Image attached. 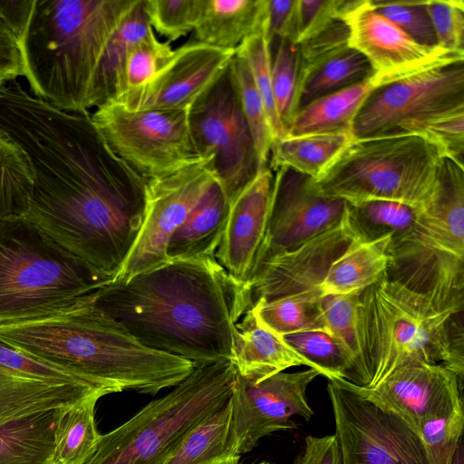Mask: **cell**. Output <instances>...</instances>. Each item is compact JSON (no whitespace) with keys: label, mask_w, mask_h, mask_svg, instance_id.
Instances as JSON below:
<instances>
[{"label":"cell","mask_w":464,"mask_h":464,"mask_svg":"<svg viewBox=\"0 0 464 464\" xmlns=\"http://www.w3.org/2000/svg\"><path fill=\"white\" fill-rule=\"evenodd\" d=\"M0 130L34 175L21 218L112 281L142 226L147 180L111 150L90 111L60 110L24 87L0 100Z\"/></svg>","instance_id":"6da1fadb"},{"label":"cell","mask_w":464,"mask_h":464,"mask_svg":"<svg viewBox=\"0 0 464 464\" xmlns=\"http://www.w3.org/2000/svg\"><path fill=\"white\" fill-rule=\"evenodd\" d=\"M96 304L142 345L196 366L230 360L249 288L216 257L171 260L94 292Z\"/></svg>","instance_id":"7a4b0ae2"},{"label":"cell","mask_w":464,"mask_h":464,"mask_svg":"<svg viewBox=\"0 0 464 464\" xmlns=\"http://www.w3.org/2000/svg\"><path fill=\"white\" fill-rule=\"evenodd\" d=\"M0 342L118 392L155 395L196 367L142 345L96 304L94 292L59 308L0 319Z\"/></svg>","instance_id":"3957f363"},{"label":"cell","mask_w":464,"mask_h":464,"mask_svg":"<svg viewBox=\"0 0 464 464\" xmlns=\"http://www.w3.org/2000/svg\"><path fill=\"white\" fill-rule=\"evenodd\" d=\"M138 0H34L25 32L24 78L54 107L89 112L105 49Z\"/></svg>","instance_id":"277c9868"},{"label":"cell","mask_w":464,"mask_h":464,"mask_svg":"<svg viewBox=\"0 0 464 464\" xmlns=\"http://www.w3.org/2000/svg\"><path fill=\"white\" fill-rule=\"evenodd\" d=\"M463 309L442 306L384 274L359 294L362 343L372 388L409 362L464 376Z\"/></svg>","instance_id":"5b68a950"},{"label":"cell","mask_w":464,"mask_h":464,"mask_svg":"<svg viewBox=\"0 0 464 464\" xmlns=\"http://www.w3.org/2000/svg\"><path fill=\"white\" fill-rule=\"evenodd\" d=\"M445 157L420 134L353 139L307 186L316 195L345 201L387 199L428 208L439 191Z\"/></svg>","instance_id":"8992f818"},{"label":"cell","mask_w":464,"mask_h":464,"mask_svg":"<svg viewBox=\"0 0 464 464\" xmlns=\"http://www.w3.org/2000/svg\"><path fill=\"white\" fill-rule=\"evenodd\" d=\"M386 276L446 307L464 308V169L445 157L420 221L391 240Z\"/></svg>","instance_id":"52a82bcc"},{"label":"cell","mask_w":464,"mask_h":464,"mask_svg":"<svg viewBox=\"0 0 464 464\" xmlns=\"http://www.w3.org/2000/svg\"><path fill=\"white\" fill-rule=\"evenodd\" d=\"M236 380L230 360L196 366L171 392L102 435L83 464H160L192 427L229 400Z\"/></svg>","instance_id":"ba28073f"},{"label":"cell","mask_w":464,"mask_h":464,"mask_svg":"<svg viewBox=\"0 0 464 464\" xmlns=\"http://www.w3.org/2000/svg\"><path fill=\"white\" fill-rule=\"evenodd\" d=\"M111 282L24 218L0 221V319L62 307Z\"/></svg>","instance_id":"9c48e42d"},{"label":"cell","mask_w":464,"mask_h":464,"mask_svg":"<svg viewBox=\"0 0 464 464\" xmlns=\"http://www.w3.org/2000/svg\"><path fill=\"white\" fill-rule=\"evenodd\" d=\"M464 112V60L433 66L374 88L355 116L353 139L414 133Z\"/></svg>","instance_id":"30bf717a"},{"label":"cell","mask_w":464,"mask_h":464,"mask_svg":"<svg viewBox=\"0 0 464 464\" xmlns=\"http://www.w3.org/2000/svg\"><path fill=\"white\" fill-rule=\"evenodd\" d=\"M105 142L146 180L172 174L202 160L194 144L188 111H128L118 103L91 112Z\"/></svg>","instance_id":"8fae6325"},{"label":"cell","mask_w":464,"mask_h":464,"mask_svg":"<svg viewBox=\"0 0 464 464\" xmlns=\"http://www.w3.org/2000/svg\"><path fill=\"white\" fill-rule=\"evenodd\" d=\"M343 464H431L420 432L344 380L328 381Z\"/></svg>","instance_id":"7c38bea8"},{"label":"cell","mask_w":464,"mask_h":464,"mask_svg":"<svg viewBox=\"0 0 464 464\" xmlns=\"http://www.w3.org/2000/svg\"><path fill=\"white\" fill-rule=\"evenodd\" d=\"M190 133L229 205L259 172L254 140L228 67L188 110Z\"/></svg>","instance_id":"4fadbf2b"},{"label":"cell","mask_w":464,"mask_h":464,"mask_svg":"<svg viewBox=\"0 0 464 464\" xmlns=\"http://www.w3.org/2000/svg\"><path fill=\"white\" fill-rule=\"evenodd\" d=\"M216 180L210 158L172 174L148 179L142 226L130 253L112 281L127 280L168 263L166 250L172 234Z\"/></svg>","instance_id":"5bb4252c"},{"label":"cell","mask_w":464,"mask_h":464,"mask_svg":"<svg viewBox=\"0 0 464 464\" xmlns=\"http://www.w3.org/2000/svg\"><path fill=\"white\" fill-rule=\"evenodd\" d=\"M320 372L313 368L278 372L259 382L237 373L231 395L232 431L239 455L251 451L258 440L273 432L293 430L292 417L310 420L314 412L306 390Z\"/></svg>","instance_id":"9a60e30c"},{"label":"cell","mask_w":464,"mask_h":464,"mask_svg":"<svg viewBox=\"0 0 464 464\" xmlns=\"http://www.w3.org/2000/svg\"><path fill=\"white\" fill-rule=\"evenodd\" d=\"M342 18L349 30V46L373 69L375 88L428 68L464 60V53L418 44L378 13L370 0H352Z\"/></svg>","instance_id":"2e32d148"},{"label":"cell","mask_w":464,"mask_h":464,"mask_svg":"<svg viewBox=\"0 0 464 464\" xmlns=\"http://www.w3.org/2000/svg\"><path fill=\"white\" fill-rule=\"evenodd\" d=\"M275 171L266 231L254 273L273 256L293 249L337 225L346 209L343 199L311 192L307 186L309 177L286 167Z\"/></svg>","instance_id":"e0dca14e"},{"label":"cell","mask_w":464,"mask_h":464,"mask_svg":"<svg viewBox=\"0 0 464 464\" xmlns=\"http://www.w3.org/2000/svg\"><path fill=\"white\" fill-rule=\"evenodd\" d=\"M356 236L346 204L337 225L293 249L273 256L256 269L248 284L252 305L258 300L304 292L321 293V284L331 265Z\"/></svg>","instance_id":"ac0fdd59"},{"label":"cell","mask_w":464,"mask_h":464,"mask_svg":"<svg viewBox=\"0 0 464 464\" xmlns=\"http://www.w3.org/2000/svg\"><path fill=\"white\" fill-rule=\"evenodd\" d=\"M236 50L190 41L174 50L169 63L147 84L115 103L128 111H188L227 69Z\"/></svg>","instance_id":"d6986e66"},{"label":"cell","mask_w":464,"mask_h":464,"mask_svg":"<svg viewBox=\"0 0 464 464\" xmlns=\"http://www.w3.org/2000/svg\"><path fill=\"white\" fill-rule=\"evenodd\" d=\"M354 385L419 431L425 423L449 416L463 407V380L439 363L409 362L372 388Z\"/></svg>","instance_id":"ffe728a7"},{"label":"cell","mask_w":464,"mask_h":464,"mask_svg":"<svg viewBox=\"0 0 464 464\" xmlns=\"http://www.w3.org/2000/svg\"><path fill=\"white\" fill-rule=\"evenodd\" d=\"M274 175L267 167L230 204L215 257L237 284L248 286L265 238Z\"/></svg>","instance_id":"44dd1931"},{"label":"cell","mask_w":464,"mask_h":464,"mask_svg":"<svg viewBox=\"0 0 464 464\" xmlns=\"http://www.w3.org/2000/svg\"><path fill=\"white\" fill-rule=\"evenodd\" d=\"M230 361L239 376L253 382L294 366L313 368L283 336L261 324L250 309L234 325Z\"/></svg>","instance_id":"7402d4cb"},{"label":"cell","mask_w":464,"mask_h":464,"mask_svg":"<svg viewBox=\"0 0 464 464\" xmlns=\"http://www.w3.org/2000/svg\"><path fill=\"white\" fill-rule=\"evenodd\" d=\"M110 390L84 383L56 382L12 373L0 367V424L21 416L72 407Z\"/></svg>","instance_id":"603a6c76"},{"label":"cell","mask_w":464,"mask_h":464,"mask_svg":"<svg viewBox=\"0 0 464 464\" xmlns=\"http://www.w3.org/2000/svg\"><path fill=\"white\" fill-rule=\"evenodd\" d=\"M229 208L228 200L216 180L172 234L166 250L168 260L215 257Z\"/></svg>","instance_id":"cb8c5ba5"},{"label":"cell","mask_w":464,"mask_h":464,"mask_svg":"<svg viewBox=\"0 0 464 464\" xmlns=\"http://www.w3.org/2000/svg\"><path fill=\"white\" fill-rule=\"evenodd\" d=\"M267 0H201L194 41L236 50L266 26Z\"/></svg>","instance_id":"d4e9b609"},{"label":"cell","mask_w":464,"mask_h":464,"mask_svg":"<svg viewBox=\"0 0 464 464\" xmlns=\"http://www.w3.org/2000/svg\"><path fill=\"white\" fill-rule=\"evenodd\" d=\"M392 236L366 241L356 236L331 265L322 295L357 294L376 283L387 270Z\"/></svg>","instance_id":"484cf974"},{"label":"cell","mask_w":464,"mask_h":464,"mask_svg":"<svg viewBox=\"0 0 464 464\" xmlns=\"http://www.w3.org/2000/svg\"><path fill=\"white\" fill-rule=\"evenodd\" d=\"M70 407L56 408L0 424V464H50L54 434Z\"/></svg>","instance_id":"4316f807"},{"label":"cell","mask_w":464,"mask_h":464,"mask_svg":"<svg viewBox=\"0 0 464 464\" xmlns=\"http://www.w3.org/2000/svg\"><path fill=\"white\" fill-rule=\"evenodd\" d=\"M239 458L232 431L230 397L192 427L160 464H218Z\"/></svg>","instance_id":"83f0119b"},{"label":"cell","mask_w":464,"mask_h":464,"mask_svg":"<svg viewBox=\"0 0 464 464\" xmlns=\"http://www.w3.org/2000/svg\"><path fill=\"white\" fill-rule=\"evenodd\" d=\"M372 77L318 98L300 109L289 123L286 135L352 134L355 116L375 88Z\"/></svg>","instance_id":"f1b7e54d"},{"label":"cell","mask_w":464,"mask_h":464,"mask_svg":"<svg viewBox=\"0 0 464 464\" xmlns=\"http://www.w3.org/2000/svg\"><path fill=\"white\" fill-rule=\"evenodd\" d=\"M151 29L144 0H138L105 49L92 86V109L114 102L123 94V72L128 53Z\"/></svg>","instance_id":"f546056e"},{"label":"cell","mask_w":464,"mask_h":464,"mask_svg":"<svg viewBox=\"0 0 464 464\" xmlns=\"http://www.w3.org/2000/svg\"><path fill=\"white\" fill-rule=\"evenodd\" d=\"M353 139L348 133L286 135L273 141L268 168L286 167L316 179Z\"/></svg>","instance_id":"4dcf8cb0"},{"label":"cell","mask_w":464,"mask_h":464,"mask_svg":"<svg viewBox=\"0 0 464 464\" xmlns=\"http://www.w3.org/2000/svg\"><path fill=\"white\" fill-rule=\"evenodd\" d=\"M347 212L356 235L370 241L386 235L392 239L413 228L428 208L387 199L346 201Z\"/></svg>","instance_id":"1f68e13d"},{"label":"cell","mask_w":464,"mask_h":464,"mask_svg":"<svg viewBox=\"0 0 464 464\" xmlns=\"http://www.w3.org/2000/svg\"><path fill=\"white\" fill-rule=\"evenodd\" d=\"M322 298L320 292H304L258 300L250 310L261 324L281 336L304 331L324 332Z\"/></svg>","instance_id":"d6a6232c"},{"label":"cell","mask_w":464,"mask_h":464,"mask_svg":"<svg viewBox=\"0 0 464 464\" xmlns=\"http://www.w3.org/2000/svg\"><path fill=\"white\" fill-rule=\"evenodd\" d=\"M101 397L91 396L65 411L55 430L50 464H83L94 452L102 436L94 420Z\"/></svg>","instance_id":"836d02e7"},{"label":"cell","mask_w":464,"mask_h":464,"mask_svg":"<svg viewBox=\"0 0 464 464\" xmlns=\"http://www.w3.org/2000/svg\"><path fill=\"white\" fill-rule=\"evenodd\" d=\"M373 73L369 61L349 46L300 81L297 111L318 98L367 80Z\"/></svg>","instance_id":"e575fe53"},{"label":"cell","mask_w":464,"mask_h":464,"mask_svg":"<svg viewBox=\"0 0 464 464\" xmlns=\"http://www.w3.org/2000/svg\"><path fill=\"white\" fill-rule=\"evenodd\" d=\"M360 293L324 295L322 311L324 332L337 341L350 355L357 374V385L366 387L369 375L361 335Z\"/></svg>","instance_id":"d590c367"},{"label":"cell","mask_w":464,"mask_h":464,"mask_svg":"<svg viewBox=\"0 0 464 464\" xmlns=\"http://www.w3.org/2000/svg\"><path fill=\"white\" fill-rule=\"evenodd\" d=\"M33 186L34 175L25 153L0 130V221L24 214Z\"/></svg>","instance_id":"8d00e7d4"},{"label":"cell","mask_w":464,"mask_h":464,"mask_svg":"<svg viewBox=\"0 0 464 464\" xmlns=\"http://www.w3.org/2000/svg\"><path fill=\"white\" fill-rule=\"evenodd\" d=\"M283 338L328 381L344 380L358 384L350 355L326 332L304 331L283 335Z\"/></svg>","instance_id":"74e56055"},{"label":"cell","mask_w":464,"mask_h":464,"mask_svg":"<svg viewBox=\"0 0 464 464\" xmlns=\"http://www.w3.org/2000/svg\"><path fill=\"white\" fill-rule=\"evenodd\" d=\"M228 70L254 140L259 169H263L268 167L270 150L274 141L263 101L255 86L247 63L242 56L235 53Z\"/></svg>","instance_id":"f35d334b"},{"label":"cell","mask_w":464,"mask_h":464,"mask_svg":"<svg viewBox=\"0 0 464 464\" xmlns=\"http://www.w3.org/2000/svg\"><path fill=\"white\" fill-rule=\"evenodd\" d=\"M34 0H0V78L16 81L24 73L23 44Z\"/></svg>","instance_id":"ab89813d"},{"label":"cell","mask_w":464,"mask_h":464,"mask_svg":"<svg viewBox=\"0 0 464 464\" xmlns=\"http://www.w3.org/2000/svg\"><path fill=\"white\" fill-rule=\"evenodd\" d=\"M250 70L255 86L263 101L274 140L286 136L276 109L271 79V48L266 26L244 40L236 49Z\"/></svg>","instance_id":"60d3db41"},{"label":"cell","mask_w":464,"mask_h":464,"mask_svg":"<svg viewBox=\"0 0 464 464\" xmlns=\"http://www.w3.org/2000/svg\"><path fill=\"white\" fill-rule=\"evenodd\" d=\"M276 51L271 55L273 95L278 118L286 130L297 111L298 51L290 40L277 39Z\"/></svg>","instance_id":"b9f144b4"},{"label":"cell","mask_w":464,"mask_h":464,"mask_svg":"<svg viewBox=\"0 0 464 464\" xmlns=\"http://www.w3.org/2000/svg\"><path fill=\"white\" fill-rule=\"evenodd\" d=\"M173 53L169 43L160 42L151 29L128 53L123 72V94L150 82Z\"/></svg>","instance_id":"7bdbcfd3"},{"label":"cell","mask_w":464,"mask_h":464,"mask_svg":"<svg viewBox=\"0 0 464 464\" xmlns=\"http://www.w3.org/2000/svg\"><path fill=\"white\" fill-rule=\"evenodd\" d=\"M201 0H144V9L153 30L174 42L194 31Z\"/></svg>","instance_id":"ee69618b"},{"label":"cell","mask_w":464,"mask_h":464,"mask_svg":"<svg viewBox=\"0 0 464 464\" xmlns=\"http://www.w3.org/2000/svg\"><path fill=\"white\" fill-rule=\"evenodd\" d=\"M348 47V27L342 17L334 18L297 44L299 82L312 70Z\"/></svg>","instance_id":"f6af8a7d"},{"label":"cell","mask_w":464,"mask_h":464,"mask_svg":"<svg viewBox=\"0 0 464 464\" xmlns=\"http://www.w3.org/2000/svg\"><path fill=\"white\" fill-rule=\"evenodd\" d=\"M0 367L27 378L56 382L84 383L118 392L115 389L81 374L40 360L0 342Z\"/></svg>","instance_id":"bcb514c9"},{"label":"cell","mask_w":464,"mask_h":464,"mask_svg":"<svg viewBox=\"0 0 464 464\" xmlns=\"http://www.w3.org/2000/svg\"><path fill=\"white\" fill-rule=\"evenodd\" d=\"M463 407L420 430L431 464H453L463 453Z\"/></svg>","instance_id":"7dc6e473"},{"label":"cell","mask_w":464,"mask_h":464,"mask_svg":"<svg viewBox=\"0 0 464 464\" xmlns=\"http://www.w3.org/2000/svg\"><path fill=\"white\" fill-rule=\"evenodd\" d=\"M425 1H374L372 6L418 44L439 46Z\"/></svg>","instance_id":"c3c4849f"},{"label":"cell","mask_w":464,"mask_h":464,"mask_svg":"<svg viewBox=\"0 0 464 464\" xmlns=\"http://www.w3.org/2000/svg\"><path fill=\"white\" fill-rule=\"evenodd\" d=\"M438 45L464 53V2L462 0H426Z\"/></svg>","instance_id":"681fc988"},{"label":"cell","mask_w":464,"mask_h":464,"mask_svg":"<svg viewBox=\"0 0 464 464\" xmlns=\"http://www.w3.org/2000/svg\"><path fill=\"white\" fill-rule=\"evenodd\" d=\"M350 4L346 0H297L292 43L297 45L334 18L342 17Z\"/></svg>","instance_id":"f907efd6"},{"label":"cell","mask_w":464,"mask_h":464,"mask_svg":"<svg viewBox=\"0 0 464 464\" xmlns=\"http://www.w3.org/2000/svg\"><path fill=\"white\" fill-rule=\"evenodd\" d=\"M413 134H420L437 144L450 158L463 166L464 112L448 115L432 121Z\"/></svg>","instance_id":"816d5d0a"},{"label":"cell","mask_w":464,"mask_h":464,"mask_svg":"<svg viewBox=\"0 0 464 464\" xmlns=\"http://www.w3.org/2000/svg\"><path fill=\"white\" fill-rule=\"evenodd\" d=\"M297 0H267L266 36L269 45L277 39L293 41Z\"/></svg>","instance_id":"f5cc1de1"},{"label":"cell","mask_w":464,"mask_h":464,"mask_svg":"<svg viewBox=\"0 0 464 464\" xmlns=\"http://www.w3.org/2000/svg\"><path fill=\"white\" fill-rule=\"evenodd\" d=\"M292 464H343L336 435L307 436Z\"/></svg>","instance_id":"db71d44e"},{"label":"cell","mask_w":464,"mask_h":464,"mask_svg":"<svg viewBox=\"0 0 464 464\" xmlns=\"http://www.w3.org/2000/svg\"><path fill=\"white\" fill-rule=\"evenodd\" d=\"M239 463V460H231V461H226L218 464H237Z\"/></svg>","instance_id":"11a10c76"},{"label":"cell","mask_w":464,"mask_h":464,"mask_svg":"<svg viewBox=\"0 0 464 464\" xmlns=\"http://www.w3.org/2000/svg\"><path fill=\"white\" fill-rule=\"evenodd\" d=\"M5 83H6V82H5L4 79L0 78V88H1L3 85H5Z\"/></svg>","instance_id":"9f6ffc18"},{"label":"cell","mask_w":464,"mask_h":464,"mask_svg":"<svg viewBox=\"0 0 464 464\" xmlns=\"http://www.w3.org/2000/svg\"><path fill=\"white\" fill-rule=\"evenodd\" d=\"M237 464H239V463H237ZM258 464H272V463L267 462V461H262V462H260V463H258Z\"/></svg>","instance_id":"6f0895ef"}]
</instances>
